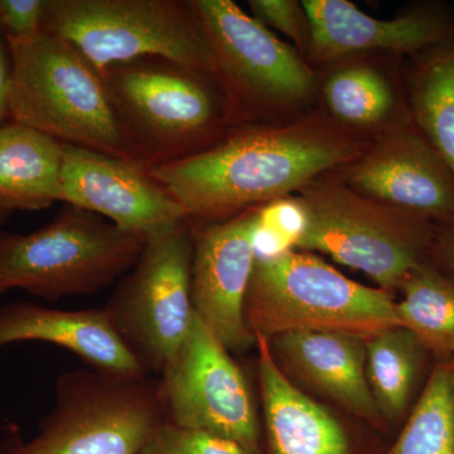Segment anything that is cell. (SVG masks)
I'll return each mask as SVG.
<instances>
[{"label":"cell","mask_w":454,"mask_h":454,"mask_svg":"<svg viewBox=\"0 0 454 454\" xmlns=\"http://www.w3.org/2000/svg\"><path fill=\"white\" fill-rule=\"evenodd\" d=\"M354 143L309 127L247 128L195 155L149 169L188 220H220L309 186L348 163Z\"/></svg>","instance_id":"cell-1"},{"label":"cell","mask_w":454,"mask_h":454,"mask_svg":"<svg viewBox=\"0 0 454 454\" xmlns=\"http://www.w3.org/2000/svg\"><path fill=\"white\" fill-rule=\"evenodd\" d=\"M8 116L65 145L131 160L103 77L70 42L50 33L5 40Z\"/></svg>","instance_id":"cell-2"},{"label":"cell","mask_w":454,"mask_h":454,"mask_svg":"<svg viewBox=\"0 0 454 454\" xmlns=\"http://www.w3.org/2000/svg\"><path fill=\"white\" fill-rule=\"evenodd\" d=\"M245 318L254 336L268 340L319 331L366 340L402 325L389 293L354 282L312 254L291 249L256 255Z\"/></svg>","instance_id":"cell-3"},{"label":"cell","mask_w":454,"mask_h":454,"mask_svg":"<svg viewBox=\"0 0 454 454\" xmlns=\"http://www.w3.org/2000/svg\"><path fill=\"white\" fill-rule=\"evenodd\" d=\"M164 418L158 380L74 370L57 379L37 434L5 424L0 454H140Z\"/></svg>","instance_id":"cell-4"},{"label":"cell","mask_w":454,"mask_h":454,"mask_svg":"<svg viewBox=\"0 0 454 454\" xmlns=\"http://www.w3.org/2000/svg\"><path fill=\"white\" fill-rule=\"evenodd\" d=\"M212 74L145 57L109 66L104 85L133 160L146 168L177 162L207 149L219 106L206 82Z\"/></svg>","instance_id":"cell-5"},{"label":"cell","mask_w":454,"mask_h":454,"mask_svg":"<svg viewBox=\"0 0 454 454\" xmlns=\"http://www.w3.org/2000/svg\"><path fill=\"white\" fill-rule=\"evenodd\" d=\"M145 241L67 205L29 234L0 236V294L20 289L52 303L94 294L131 270Z\"/></svg>","instance_id":"cell-6"},{"label":"cell","mask_w":454,"mask_h":454,"mask_svg":"<svg viewBox=\"0 0 454 454\" xmlns=\"http://www.w3.org/2000/svg\"><path fill=\"white\" fill-rule=\"evenodd\" d=\"M42 32L70 42L100 74L112 65L162 57L217 77L191 2L47 0Z\"/></svg>","instance_id":"cell-7"},{"label":"cell","mask_w":454,"mask_h":454,"mask_svg":"<svg viewBox=\"0 0 454 454\" xmlns=\"http://www.w3.org/2000/svg\"><path fill=\"white\" fill-rule=\"evenodd\" d=\"M193 226L181 221L146 239L138 262L104 309L146 373H162L192 325Z\"/></svg>","instance_id":"cell-8"},{"label":"cell","mask_w":454,"mask_h":454,"mask_svg":"<svg viewBox=\"0 0 454 454\" xmlns=\"http://www.w3.org/2000/svg\"><path fill=\"white\" fill-rule=\"evenodd\" d=\"M309 187L298 199L304 223L293 247L357 269L387 292L423 265L419 234L395 212L345 188Z\"/></svg>","instance_id":"cell-9"},{"label":"cell","mask_w":454,"mask_h":454,"mask_svg":"<svg viewBox=\"0 0 454 454\" xmlns=\"http://www.w3.org/2000/svg\"><path fill=\"white\" fill-rule=\"evenodd\" d=\"M158 385L168 422L214 433L252 454H262L258 413L247 378L196 313Z\"/></svg>","instance_id":"cell-10"},{"label":"cell","mask_w":454,"mask_h":454,"mask_svg":"<svg viewBox=\"0 0 454 454\" xmlns=\"http://www.w3.org/2000/svg\"><path fill=\"white\" fill-rule=\"evenodd\" d=\"M262 208L193 229L191 301L202 324L229 351L255 342L245 318V298L256 260Z\"/></svg>","instance_id":"cell-11"},{"label":"cell","mask_w":454,"mask_h":454,"mask_svg":"<svg viewBox=\"0 0 454 454\" xmlns=\"http://www.w3.org/2000/svg\"><path fill=\"white\" fill-rule=\"evenodd\" d=\"M223 76L241 95L295 100L309 95L315 79L288 44L231 0L191 2Z\"/></svg>","instance_id":"cell-12"},{"label":"cell","mask_w":454,"mask_h":454,"mask_svg":"<svg viewBox=\"0 0 454 454\" xmlns=\"http://www.w3.org/2000/svg\"><path fill=\"white\" fill-rule=\"evenodd\" d=\"M61 202L145 239L188 220L186 211L146 167L65 143Z\"/></svg>","instance_id":"cell-13"},{"label":"cell","mask_w":454,"mask_h":454,"mask_svg":"<svg viewBox=\"0 0 454 454\" xmlns=\"http://www.w3.org/2000/svg\"><path fill=\"white\" fill-rule=\"evenodd\" d=\"M52 343L95 372L121 379L149 376L121 339L106 309L64 310L29 301L0 306V349L14 343Z\"/></svg>","instance_id":"cell-14"},{"label":"cell","mask_w":454,"mask_h":454,"mask_svg":"<svg viewBox=\"0 0 454 454\" xmlns=\"http://www.w3.org/2000/svg\"><path fill=\"white\" fill-rule=\"evenodd\" d=\"M361 193L406 211L454 220V175L434 148L411 134L385 140L349 170Z\"/></svg>","instance_id":"cell-15"},{"label":"cell","mask_w":454,"mask_h":454,"mask_svg":"<svg viewBox=\"0 0 454 454\" xmlns=\"http://www.w3.org/2000/svg\"><path fill=\"white\" fill-rule=\"evenodd\" d=\"M255 343L267 454H356L345 427L284 375L270 340L255 334Z\"/></svg>","instance_id":"cell-16"},{"label":"cell","mask_w":454,"mask_h":454,"mask_svg":"<svg viewBox=\"0 0 454 454\" xmlns=\"http://www.w3.org/2000/svg\"><path fill=\"white\" fill-rule=\"evenodd\" d=\"M271 340L279 356L309 385L358 417L372 423L380 420L367 381L365 340L319 331L284 333Z\"/></svg>","instance_id":"cell-17"},{"label":"cell","mask_w":454,"mask_h":454,"mask_svg":"<svg viewBox=\"0 0 454 454\" xmlns=\"http://www.w3.org/2000/svg\"><path fill=\"white\" fill-rule=\"evenodd\" d=\"M312 49L321 59L357 51H415L441 37L442 26L428 16L381 20L346 0H304Z\"/></svg>","instance_id":"cell-18"},{"label":"cell","mask_w":454,"mask_h":454,"mask_svg":"<svg viewBox=\"0 0 454 454\" xmlns=\"http://www.w3.org/2000/svg\"><path fill=\"white\" fill-rule=\"evenodd\" d=\"M64 143L11 121L0 125V206L41 211L61 202Z\"/></svg>","instance_id":"cell-19"},{"label":"cell","mask_w":454,"mask_h":454,"mask_svg":"<svg viewBox=\"0 0 454 454\" xmlns=\"http://www.w3.org/2000/svg\"><path fill=\"white\" fill-rule=\"evenodd\" d=\"M366 376L382 418L396 422L411 402L426 349L403 325L365 340Z\"/></svg>","instance_id":"cell-20"},{"label":"cell","mask_w":454,"mask_h":454,"mask_svg":"<svg viewBox=\"0 0 454 454\" xmlns=\"http://www.w3.org/2000/svg\"><path fill=\"white\" fill-rule=\"evenodd\" d=\"M402 288L396 312L403 327L411 331L426 349L454 356V282L420 265Z\"/></svg>","instance_id":"cell-21"},{"label":"cell","mask_w":454,"mask_h":454,"mask_svg":"<svg viewBox=\"0 0 454 454\" xmlns=\"http://www.w3.org/2000/svg\"><path fill=\"white\" fill-rule=\"evenodd\" d=\"M384 454H454V361L435 367L404 429Z\"/></svg>","instance_id":"cell-22"},{"label":"cell","mask_w":454,"mask_h":454,"mask_svg":"<svg viewBox=\"0 0 454 454\" xmlns=\"http://www.w3.org/2000/svg\"><path fill=\"white\" fill-rule=\"evenodd\" d=\"M415 110L435 151L454 175V50L427 68L418 88Z\"/></svg>","instance_id":"cell-23"},{"label":"cell","mask_w":454,"mask_h":454,"mask_svg":"<svg viewBox=\"0 0 454 454\" xmlns=\"http://www.w3.org/2000/svg\"><path fill=\"white\" fill-rule=\"evenodd\" d=\"M325 98L334 115L357 124L381 121L393 107L389 85L365 67L348 68L331 77Z\"/></svg>","instance_id":"cell-24"},{"label":"cell","mask_w":454,"mask_h":454,"mask_svg":"<svg viewBox=\"0 0 454 454\" xmlns=\"http://www.w3.org/2000/svg\"><path fill=\"white\" fill-rule=\"evenodd\" d=\"M140 454H252L243 446L205 430L188 429L163 419Z\"/></svg>","instance_id":"cell-25"},{"label":"cell","mask_w":454,"mask_h":454,"mask_svg":"<svg viewBox=\"0 0 454 454\" xmlns=\"http://www.w3.org/2000/svg\"><path fill=\"white\" fill-rule=\"evenodd\" d=\"M255 18L278 31L304 43L309 37V25L301 4L291 0H254L250 2Z\"/></svg>","instance_id":"cell-26"},{"label":"cell","mask_w":454,"mask_h":454,"mask_svg":"<svg viewBox=\"0 0 454 454\" xmlns=\"http://www.w3.org/2000/svg\"><path fill=\"white\" fill-rule=\"evenodd\" d=\"M47 0H0V31L5 40L42 32Z\"/></svg>","instance_id":"cell-27"},{"label":"cell","mask_w":454,"mask_h":454,"mask_svg":"<svg viewBox=\"0 0 454 454\" xmlns=\"http://www.w3.org/2000/svg\"><path fill=\"white\" fill-rule=\"evenodd\" d=\"M9 83H11V59L7 41L0 31V122L8 116Z\"/></svg>","instance_id":"cell-28"},{"label":"cell","mask_w":454,"mask_h":454,"mask_svg":"<svg viewBox=\"0 0 454 454\" xmlns=\"http://www.w3.org/2000/svg\"><path fill=\"white\" fill-rule=\"evenodd\" d=\"M443 252L447 262L454 268V230L444 240Z\"/></svg>","instance_id":"cell-29"},{"label":"cell","mask_w":454,"mask_h":454,"mask_svg":"<svg viewBox=\"0 0 454 454\" xmlns=\"http://www.w3.org/2000/svg\"><path fill=\"white\" fill-rule=\"evenodd\" d=\"M13 211L8 210V208L0 206V236L4 234V226L7 225L9 219H11Z\"/></svg>","instance_id":"cell-30"}]
</instances>
